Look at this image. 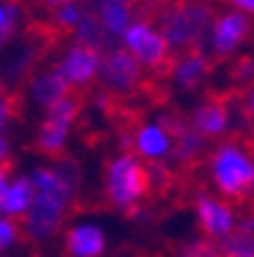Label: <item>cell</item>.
Here are the masks:
<instances>
[{"instance_id":"30","label":"cell","mask_w":254,"mask_h":257,"mask_svg":"<svg viewBox=\"0 0 254 257\" xmlns=\"http://www.w3.org/2000/svg\"><path fill=\"white\" fill-rule=\"evenodd\" d=\"M67 3H76V0H42V5L46 7L48 12H53L55 7H60V5H67Z\"/></svg>"},{"instance_id":"28","label":"cell","mask_w":254,"mask_h":257,"mask_svg":"<svg viewBox=\"0 0 254 257\" xmlns=\"http://www.w3.org/2000/svg\"><path fill=\"white\" fill-rule=\"evenodd\" d=\"M229 5L247 16H254V0H229Z\"/></svg>"},{"instance_id":"17","label":"cell","mask_w":254,"mask_h":257,"mask_svg":"<svg viewBox=\"0 0 254 257\" xmlns=\"http://www.w3.org/2000/svg\"><path fill=\"white\" fill-rule=\"evenodd\" d=\"M32 198H35V186H32V179L28 177H21L16 179L14 184L7 186L5 200H3V214L12 220H21L26 216V211L30 209Z\"/></svg>"},{"instance_id":"18","label":"cell","mask_w":254,"mask_h":257,"mask_svg":"<svg viewBox=\"0 0 254 257\" xmlns=\"http://www.w3.org/2000/svg\"><path fill=\"white\" fill-rule=\"evenodd\" d=\"M71 35H74V42L94 48L99 53H103L106 48L112 46V39L108 37V32L103 30V26H101V21L96 19L94 10L85 12V16L78 21V26L71 30Z\"/></svg>"},{"instance_id":"1","label":"cell","mask_w":254,"mask_h":257,"mask_svg":"<svg viewBox=\"0 0 254 257\" xmlns=\"http://www.w3.org/2000/svg\"><path fill=\"white\" fill-rule=\"evenodd\" d=\"M35 198L30 209L21 218L23 232L30 241H46L58 232L69 202L74 198V188L64 182L62 177L51 168H39L32 175Z\"/></svg>"},{"instance_id":"4","label":"cell","mask_w":254,"mask_h":257,"mask_svg":"<svg viewBox=\"0 0 254 257\" xmlns=\"http://www.w3.org/2000/svg\"><path fill=\"white\" fill-rule=\"evenodd\" d=\"M151 193L147 166L135 154L126 152L108 163L106 170V198L112 207L131 214L138 202Z\"/></svg>"},{"instance_id":"24","label":"cell","mask_w":254,"mask_h":257,"mask_svg":"<svg viewBox=\"0 0 254 257\" xmlns=\"http://www.w3.org/2000/svg\"><path fill=\"white\" fill-rule=\"evenodd\" d=\"M231 78L236 83H249L254 80V58L252 55H243V58L236 60L231 69Z\"/></svg>"},{"instance_id":"13","label":"cell","mask_w":254,"mask_h":257,"mask_svg":"<svg viewBox=\"0 0 254 257\" xmlns=\"http://www.w3.org/2000/svg\"><path fill=\"white\" fill-rule=\"evenodd\" d=\"M133 150L147 161H160L172 152V136L160 122H144L133 128Z\"/></svg>"},{"instance_id":"23","label":"cell","mask_w":254,"mask_h":257,"mask_svg":"<svg viewBox=\"0 0 254 257\" xmlns=\"http://www.w3.org/2000/svg\"><path fill=\"white\" fill-rule=\"evenodd\" d=\"M35 58H37V53H35V51H30V48H23L21 53H16L14 60L10 62V76H12V78H19V76L26 74V71L32 67Z\"/></svg>"},{"instance_id":"3","label":"cell","mask_w":254,"mask_h":257,"mask_svg":"<svg viewBox=\"0 0 254 257\" xmlns=\"http://www.w3.org/2000/svg\"><path fill=\"white\" fill-rule=\"evenodd\" d=\"M211 175L224 198L240 202L254 186V156L240 143H222L211 154Z\"/></svg>"},{"instance_id":"33","label":"cell","mask_w":254,"mask_h":257,"mask_svg":"<svg viewBox=\"0 0 254 257\" xmlns=\"http://www.w3.org/2000/svg\"><path fill=\"white\" fill-rule=\"evenodd\" d=\"M99 3H122V5H133L135 0H99Z\"/></svg>"},{"instance_id":"19","label":"cell","mask_w":254,"mask_h":257,"mask_svg":"<svg viewBox=\"0 0 254 257\" xmlns=\"http://www.w3.org/2000/svg\"><path fill=\"white\" fill-rule=\"evenodd\" d=\"M217 248L222 257H247L254 255V234L243 230L229 232L227 236L217 239Z\"/></svg>"},{"instance_id":"9","label":"cell","mask_w":254,"mask_h":257,"mask_svg":"<svg viewBox=\"0 0 254 257\" xmlns=\"http://www.w3.org/2000/svg\"><path fill=\"white\" fill-rule=\"evenodd\" d=\"M99 64L101 53L90 46L74 42L71 46L64 48V53L60 55L55 69L64 76V80L69 83L71 90H87L99 76Z\"/></svg>"},{"instance_id":"14","label":"cell","mask_w":254,"mask_h":257,"mask_svg":"<svg viewBox=\"0 0 254 257\" xmlns=\"http://www.w3.org/2000/svg\"><path fill=\"white\" fill-rule=\"evenodd\" d=\"M28 92H30V99L35 103L48 108L74 90H71L69 83L64 80V76L60 74L55 67H51V69L37 71V74L32 76L30 83H28Z\"/></svg>"},{"instance_id":"29","label":"cell","mask_w":254,"mask_h":257,"mask_svg":"<svg viewBox=\"0 0 254 257\" xmlns=\"http://www.w3.org/2000/svg\"><path fill=\"white\" fill-rule=\"evenodd\" d=\"M245 112H247V117L254 119V85L247 90L245 94Z\"/></svg>"},{"instance_id":"5","label":"cell","mask_w":254,"mask_h":257,"mask_svg":"<svg viewBox=\"0 0 254 257\" xmlns=\"http://www.w3.org/2000/svg\"><path fill=\"white\" fill-rule=\"evenodd\" d=\"M119 46L126 48L133 58L138 60L142 69L151 71H165L169 60H172V51H169L167 42H165L163 32L158 30L149 16H135L126 32L119 39Z\"/></svg>"},{"instance_id":"16","label":"cell","mask_w":254,"mask_h":257,"mask_svg":"<svg viewBox=\"0 0 254 257\" xmlns=\"http://www.w3.org/2000/svg\"><path fill=\"white\" fill-rule=\"evenodd\" d=\"M96 19L101 21L103 30L108 32V37L112 42H119L131 21L135 19V12L131 5H122V3H99L94 10Z\"/></svg>"},{"instance_id":"12","label":"cell","mask_w":254,"mask_h":257,"mask_svg":"<svg viewBox=\"0 0 254 257\" xmlns=\"http://www.w3.org/2000/svg\"><path fill=\"white\" fill-rule=\"evenodd\" d=\"M197 216L204 234L208 239H222L233 230V211L227 202L211 198V195H199L197 198Z\"/></svg>"},{"instance_id":"21","label":"cell","mask_w":254,"mask_h":257,"mask_svg":"<svg viewBox=\"0 0 254 257\" xmlns=\"http://www.w3.org/2000/svg\"><path fill=\"white\" fill-rule=\"evenodd\" d=\"M21 21V7L16 0H0V44L10 39Z\"/></svg>"},{"instance_id":"31","label":"cell","mask_w":254,"mask_h":257,"mask_svg":"<svg viewBox=\"0 0 254 257\" xmlns=\"http://www.w3.org/2000/svg\"><path fill=\"white\" fill-rule=\"evenodd\" d=\"M7 161V143L5 138H0V163H5Z\"/></svg>"},{"instance_id":"32","label":"cell","mask_w":254,"mask_h":257,"mask_svg":"<svg viewBox=\"0 0 254 257\" xmlns=\"http://www.w3.org/2000/svg\"><path fill=\"white\" fill-rule=\"evenodd\" d=\"M144 5H151V7H156L158 10L160 5H165V3H172V0H142Z\"/></svg>"},{"instance_id":"7","label":"cell","mask_w":254,"mask_h":257,"mask_svg":"<svg viewBox=\"0 0 254 257\" xmlns=\"http://www.w3.org/2000/svg\"><path fill=\"white\" fill-rule=\"evenodd\" d=\"M78 112H80V99L74 92L62 96L53 106H48L46 115H44V122L39 124V134H37L39 152L53 156V159L62 156L64 145H67V138H69L71 126H74Z\"/></svg>"},{"instance_id":"35","label":"cell","mask_w":254,"mask_h":257,"mask_svg":"<svg viewBox=\"0 0 254 257\" xmlns=\"http://www.w3.org/2000/svg\"><path fill=\"white\" fill-rule=\"evenodd\" d=\"M247 257H254V255H247Z\"/></svg>"},{"instance_id":"10","label":"cell","mask_w":254,"mask_h":257,"mask_svg":"<svg viewBox=\"0 0 254 257\" xmlns=\"http://www.w3.org/2000/svg\"><path fill=\"white\" fill-rule=\"evenodd\" d=\"M165 71L179 90H195L211 74V58L201 48H190V51L172 55Z\"/></svg>"},{"instance_id":"11","label":"cell","mask_w":254,"mask_h":257,"mask_svg":"<svg viewBox=\"0 0 254 257\" xmlns=\"http://www.w3.org/2000/svg\"><path fill=\"white\" fill-rule=\"evenodd\" d=\"M188 122L204 138H217V136L227 134L229 122H231V110H229V103L224 99L211 96L201 106L195 108Z\"/></svg>"},{"instance_id":"34","label":"cell","mask_w":254,"mask_h":257,"mask_svg":"<svg viewBox=\"0 0 254 257\" xmlns=\"http://www.w3.org/2000/svg\"><path fill=\"white\" fill-rule=\"evenodd\" d=\"M3 87H5V83H3V78H0V94H3Z\"/></svg>"},{"instance_id":"20","label":"cell","mask_w":254,"mask_h":257,"mask_svg":"<svg viewBox=\"0 0 254 257\" xmlns=\"http://www.w3.org/2000/svg\"><path fill=\"white\" fill-rule=\"evenodd\" d=\"M85 12H87V7H85L80 0H76V3H67V5H60L51 12V21H53V26L58 28V30L71 32L76 26H78L80 19L85 16Z\"/></svg>"},{"instance_id":"27","label":"cell","mask_w":254,"mask_h":257,"mask_svg":"<svg viewBox=\"0 0 254 257\" xmlns=\"http://www.w3.org/2000/svg\"><path fill=\"white\" fill-rule=\"evenodd\" d=\"M10 172H12V161L7 159L5 163H0V209H3V200H5L7 186H10Z\"/></svg>"},{"instance_id":"8","label":"cell","mask_w":254,"mask_h":257,"mask_svg":"<svg viewBox=\"0 0 254 257\" xmlns=\"http://www.w3.org/2000/svg\"><path fill=\"white\" fill-rule=\"evenodd\" d=\"M249 32H252V16L238 10H229L213 16L206 32V44L213 51V55L227 58L238 51L240 44L249 37Z\"/></svg>"},{"instance_id":"6","label":"cell","mask_w":254,"mask_h":257,"mask_svg":"<svg viewBox=\"0 0 254 257\" xmlns=\"http://www.w3.org/2000/svg\"><path fill=\"white\" fill-rule=\"evenodd\" d=\"M101 85L112 96H131L142 87L144 76L138 60L122 46H110L101 53L99 76Z\"/></svg>"},{"instance_id":"25","label":"cell","mask_w":254,"mask_h":257,"mask_svg":"<svg viewBox=\"0 0 254 257\" xmlns=\"http://www.w3.org/2000/svg\"><path fill=\"white\" fill-rule=\"evenodd\" d=\"M16 234H19V227L12 218H0V252L10 248L14 243Z\"/></svg>"},{"instance_id":"2","label":"cell","mask_w":254,"mask_h":257,"mask_svg":"<svg viewBox=\"0 0 254 257\" xmlns=\"http://www.w3.org/2000/svg\"><path fill=\"white\" fill-rule=\"evenodd\" d=\"M213 10L204 0H172L156 10V26L163 32L172 55L201 48L206 42L208 26L213 21Z\"/></svg>"},{"instance_id":"15","label":"cell","mask_w":254,"mask_h":257,"mask_svg":"<svg viewBox=\"0 0 254 257\" xmlns=\"http://www.w3.org/2000/svg\"><path fill=\"white\" fill-rule=\"evenodd\" d=\"M106 248V236L94 225H78L67 232L64 250L67 257H101Z\"/></svg>"},{"instance_id":"22","label":"cell","mask_w":254,"mask_h":257,"mask_svg":"<svg viewBox=\"0 0 254 257\" xmlns=\"http://www.w3.org/2000/svg\"><path fill=\"white\" fill-rule=\"evenodd\" d=\"M179 257H222V255H220V248H217L215 239L201 236V239L188 241L179 250Z\"/></svg>"},{"instance_id":"26","label":"cell","mask_w":254,"mask_h":257,"mask_svg":"<svg viewBox=\"0 0 254 257\" xmlns=\"http://www.w3.org/2000/svg\"><path fill=\"white\" fill-rule=\"evenodd\" d=\"M16 117V99L0 94V131Z\"/></svg>"}]
</instances>
